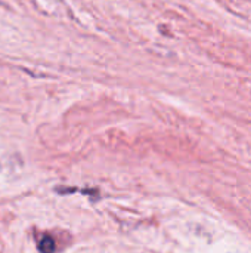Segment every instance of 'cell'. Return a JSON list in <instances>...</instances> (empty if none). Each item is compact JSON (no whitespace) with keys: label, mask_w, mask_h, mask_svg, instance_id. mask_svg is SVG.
Instances as JSON below:
<instances>
[{"label":"cell","mask_w":251,"mask_h":253,"mask_svg":"<svg viewBox=\"0 0 251 253\" xmlns=\"http://www.w3.org/2000/svg\"><path fill=\"white\" fill-rule=\"evenodd\" d=\"M38 249L41 253H53L56 249L55 240L49 236H43L38 242Z\"/></svg>","instance_id":"cell-1"}]
</instances>
